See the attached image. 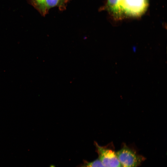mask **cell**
<instances>
[{
    "mask_svg": "<svg viewBox=\"0 0 167 167\" xmlns=\"http://www.w3.org/2000/svg\"><path fill=\"white\" fill-rule=\"evenodd\" d=\"M147 6V0H118L117 15L139 16L144 12Z\"/></svg>",
    "mask_w": 167,
    "mask_h": 167,
    "instance_id": "1",
    "label": "cell"
},
{
    "mask_svg": "<svg viewBox=\"0 0 167 167\" xmlns=\"http://www.w3.org/2000/svg\"><path fill=\"white\" fill-rule=\"evenodd\" d=\"M116 153L121 165L123 167H137L146 159L125 144Z\"/></svg>",
    "mask_w": 167,
    "mask_h": 167,
    "instance_id": "2",
    "label": "cell"
},
{
    "mask_svg": "<svg viewBox=\"0 0 167 167\" xmlns=\"http://www.w3.org/2000/svg\"><path fill=\"white\" fill-rule=\"evenodd\" d=\"M95 144L98 159L106 167H119L121 166L112 146H101L96 142Z\"/></svg>",
    "mask_w": 167,
    "mask_h": 167,
    "instance_id": "3",
    "label": "cell"
},
{
    "mask_svg": "<svg viewBox=\"0 0 167 167\" xmlns=\"http://www.w3.org/2000/svg\"><path fill=\"white\" fill-rule=\"evenodd\" d=\"M45 0H28L29 2L41 15H45L48 12L46 10Z\"/></svg>",
    "mask_w": 167,
    "mask_h": 167,
    "instance_id": "4",
    "label": "cell"
},
{
    "mask_svg": "<svg viewBox=\"0 0 167 167\" xmlns=\"http://www.w3.org/2000/svg\"><path fill=\"white\" fill-rule=\"evenodd\" d=\"M77 167H106L99 159L91 162L84 161L83 163Z\"/></svg>",
    "mask_w": 167,
    "mask_h": 167,
    "instance_id": "5",
    "label": "cell"
},
{
    "mask_svg": "<svg viewBox=\"0 0 167 167\" xmlns=\"http://www.w3.org/2000/svg\"><path fill=\"white\" fill-rule=\"evenodd\" d=\"M118 0H108V6L115 14L117 15Z\"/></svg>",
    "mask_w": 167,
    "mask_h": 167,
    "instance_id": "6",
    "label": "cell"
},
{
    "mask_svg": "<svg viewBox=\"0 0 167 167\" xmlns=\"http://www.w3.org/2000/svg\"><path fill=\"white\" fill-rule=\"evenodd\" d=\"M133 49L134 52H135L136 50V47L135 46L133 47Z\"/></svg>",
    "mask_w": 167,
    "mask_h": 167,
    "instance_id": "7",
    "label": "cell"
},
{
    "mask_svg": "<svg viewBox=\"0 0 167 167\" xmlns=\"http://www.w3.org/2000/svg\"><path fill=\"white\" fill-rule=\"evenodd\" d=\"M119 167H122V166H120Z\"/></svg>",
    "mask_w": 167,
    "mask_h": 167,
    "instance_id": "8",
    "label": "cell"
}]
</instances>
